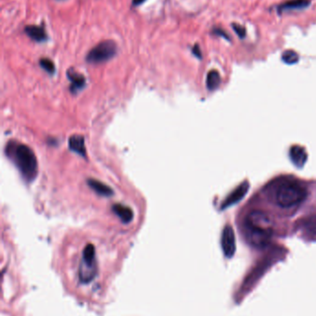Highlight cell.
Instances as JSON below:
<instances>
[{
	"label": "cell",
	"mask_w": 316,
	"mask_h": 316,
	"mask_svg": "<svg viewBox=\"0 0 316 316\" xmlns=\"http://www.w3.org/2000/svg\"><path fill=\"white\" fill-rule=\"evenodd\" d=\"M5 152L25 181L32 182L36 180L38 174V162L31 148L17 140H9Z\"/></svg>",
	"instance_id": "1"
},
{
	"label": "cell",
	"mask_w": 316,
	"mask_h": 316,
	"mask_svg": "<svg viewBox=\"0 0 316 316\" xmlns=\"http://www.w3.org/2000/svg\"><path fill=\"white\" fill-rule=\"evenodd\" d=\"M272 218L263 211H252L245 219V231L248 240L255 247H264L273 234Z\"/></svg>",
	"instance_id": "2"
},
{
	"label": "cell",
	"mask_w": 316,
	"mask_h": 316,
	"mask_svg": "<svg viewBox=\"0 0 316 316\" xmlns=\"http://www.w3.org/2000/svg\"><path fill=\"white\" fill-rule=\"evenodd\" d=\"M307 196V191L300 183L284 181L275 191V201L281 207H292L302 203Z\"/></svg>",
	"instance_id": "3"
},
{
	"label": "cell",
	"mask_w": 316,
	"mask_h": 316,
	"mask_svg": "<svg viewBox=\"0 0 316 316\" xmlns=\"http://www.w3.org/2000/svg\"><path fill=\"white\" fill-rule=\"evenodd\" d=\"M118 52V45L113 40H104L94 46L86 56L87 63L101 64L113 58Z\"/></svg>",
	"instance_id": "4"
},
{
	"label": "cell",
	"mask_w": 316,
	"mask_h": 316,
	"mask_svg": "<svg viewBox=\"0 0 316 316\" xmlns=\"http://www.w3.org/2000/svg\"><path fill=\"white\" fill-rule=\"evenodd\" d=\"M97 274L96 251L93 244H87L83 251L79 267V279L82 283H89Z\"/></svg>",
	"instance_id": "5"
},
{
	"label": "cell",
	"mask_w": 316,
	"mask_h": 316,
	"mask_svg": "<svg viewBox=\"0 0 316 316\" xmlns=\"http://www.w3.org/2000/svg\"><path fill=\"white\" fill-rule=\"evenodd\" d=\"M222 248L227 258H231L236 252V236L231 226H225L222 234Z\"/></svg>",
	"instance_id": "6"
},
{
	"label": "cell",
	"mask_w": 316,
	"mask_h": 316,
	"mask_svg": "<svg viewBox=\"0 0 316 316\" xmlns=\"http://www.w3.org/2000/svg\"><path fill=\"white\" fill-rule=\"evenodd\" d=\"M249 189H250V184L247 181L240 184L237 189L233 192H231L229 196L223 201V204H222V209H225L233 204H237V202H239L241 199L244 198Z\"/></svg>",
	"instance_id": "7"
},
{
	"label": "cell",
	"mask_w": 316,
	"mask_h": 316,
	"mask_svg": "<svg viewBox=\"0 0 316 316\" xmlns=\"http://www.w3.org/2000/svg\"><path fill=\"white\" fill-rule=\"evenodd\" d=\"M24 33L34 42L45 43L47 42L49 39L47 31L43 26L26 25L24 27Z\"/></svg>",
	"instance_id": "8"
},
{
	"label": "cell",
	"mask_w": 316,
	"mask_h": 316,
	"mask_svg": "<svg viewBox=\"0 0 316 316\" xmlns=\"http://www.w3.org/2000/svg\"><path fill=\"white\" fill-rule=\"evenodd\" d=\"M67 77L71 82L70 90L72 93L78 92L81 90H83L84 87L86 86V80L85 76L73 69H70L67 71Z\"/></svg>",
	"instance_id": "9"
},
{
	"label": "cell",
	"mask_w": 316,
	"mask_h": 316,
	"mask_svg": "<svg viewBox=\"0 0 316 316\" xmlns=\"http://www.w3.org/2000/svg\"><path fill=\"white\" fill-rule=\"evenodd\" d=\"M311 5V0H290L285 2L277 7V11L282 14L286 11L300 10L307 8Z\"/></svg>",
	"instance_id": "10"
},
{
	"label": "cell",
	"mask_w": 316,
	"mask_h": 316,
	"mask_svg": "<svg viewBox=\"0 0 316 316\" xmlns=\"http://www.w3.org/2000/svg\"><path fill=\"white\" fill-rule=\"evenodd\" d=\"M69 148L72 152L78 154V155L86 157V144H85V138L82 135H72L69 139Z\"/></svg>",
	"instance_id": "11"
},
{
	"label": "cell",
	"mask_w": 316,
	"mask_h": 316,
	"mask_svg": "<svg viewBox=\"0 0 316 316\" xmlns=\"http://www.w3.org/2000/svg\"><path fill=\"white\" fill-rule=\"evenodd\" d=\"M87 185L92 189V190L98 193L99 195L104 197L112 196L113 194V190L108 187V185L104 184L103 182L100 181L99 180H95V179H88L87 180Z\"/></svg>",
	"instance_id": "12"
},
{
	"label": "cell",
	"mask_w": 316,
	"mask_h": 316,
	"mask_svg": "<svg viewBox=\"0 0 316 316\" xmlns=\"http://www.w3.org/2000/svg\"><path fill=\"white\" fill-rule=\"evenodd\" d=\"M111 209L113 211L115 215L120 218L121 221L124 224H128L134 218L133 211H132L131 208L125 206V205H122L121 204H115L112 205Z\"/></svg>",
	"instance_id": "13"
},
{
	"label": "cell",
	"mask_w": 316,
	"mask_h": 316,
	"mask_svg": "<svg viewBox=\"0 0 316 316\" xmlns=\"http://www.w3.org/2000/svg\"><path fill=\"white\" fill-rule=\"evenodd\" d=\"M290 158L296 166L302 167L307 160V155L303 148L301 146H293L290 150Z\"/></svg>",
	"instance_id": "14"
},
{
	"label": "cell",
	"mask_w": 316,
	"mask_h": 316,
	"mask_svg": "<svg viewBox=\"0 0 316 316\" xmlns=\"http://www.w3.org/2000/svg\"><path fill=\"white\" fill-rule=\"evenodd\" d=\"M220 83H221V77H220L219 72L215 70L209 71L207 80H206V85H207V88L210 91L215 90L216 88L220 85Z\"/></svg>",
	"instance_id": "15"
},
{
	"label": "cell",
	"mask_w": 316,
	"mask_h": 316,
	"mask_svg": "<svg viewBox=\"0 0 316 316\" xmlns=\"http://www.w3.org/2000/svg\"><path fill=\"white\" fill-rule=\"evenodd\" d=\"M39 65L40 67L43 69L44 70H46L49 74H54L55 71H56V67H55V64L54 62L51 60L50 58L48 57H43L39 60Z\"/></svg>",
	"instance_id": "16"
},
{
	"label": "cell",
	"mask_w": 316,
	"mask_h": 316,
	"mask_svg": "<svg viewBox=\"0 0 316 316\" xmlns=\"http://www.w3.org/2000/svg\"><path fill=\"white\" fill-rule=\"evenodd\" d=\"M282 60L287 64L297 63L299 61V56L295 51L287 50L283 53Z\"/></svg>",
	"instance_id": "17"
},
{
	"label": "cell",
	"mask_w": 316,
	"mask_h": 316,
	"mask_svg": "<svg viewBox=\"0 0 316 316\" xmlns=\"http://www.w3.org/2000/svg\"><path fill=\"white\" fill-rule=\"evenodd\" d=\"M232 27L234 28L235 32H236V34H237L240 38H245V36L247 35L245 27L241 26V25H239V24H237V23H234V24L232 25Z\"/></svg>",
	"instance_id": "18"
},
{
	"label": "cell",
	"mask_w": 316,
	"mask_h": 316,
	"mask_svg": "<svg viewBox=\"0 0 316 316\" xmlns=\"http://www.w3.org/2000/svg\"><path fill=\"white\" fill-rule=\"evenodd\" d=\"M212 35L223 37V38L226 39V40H230L229 35H228L227 33H225L223 29L215 28V27H214V28L212 29Z\"/></svg>",
	"instance_id": "19"
},
{
	"label": "cell",
	"mask_w": 316,
	"mask_h": 316,
	"mask_svg": "<svg viewBox=\"0 0 316 316\" xmlns=\"http://www.w3.org/2000/svg\"><path fill=\"white\" fill-rule=\"evenodd\" d=\"M192 53H193V55H194L195 56H197L198 58L201 59L202 54H201V47H200V45H199L198 44H196L194 46L192 47Z\"/></svg>",
	"instance_id": "20"
},
{
	"label": "cell",
	"mask_w": 316,
	"mask_h": 316,
	"mask_svg": "<svg viewBox=\"0 0 316 316\" xmlns=\"http://www.w3.org/2000/svg\"><path fill=\"white\" fill-rule=\"evenodd\" d=\"M147 0H132V7H138L141 4H143L144 2H146Z\"/></svg>",
	"instance_id": "21"
},
{
	"label": "cell",
	"mask_w": 316,
	"mask_h": 316,
	"mask_svg": "<svg viewBox=\"0 0 316 316\" xmlns=\"http://www.w3.org/2000/svg\"><path fill=\"white\" fill-rule=\"evenodd\" d=\"M58 1H63V0H58Z\"/></svg>",
	"instance_id": "22"
}]
</instances>
